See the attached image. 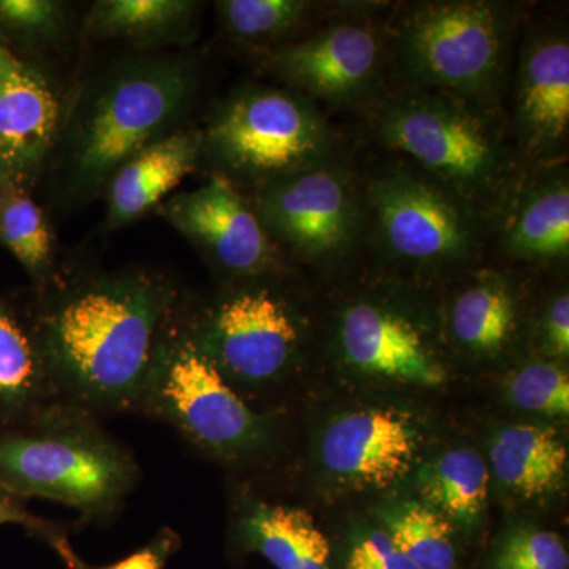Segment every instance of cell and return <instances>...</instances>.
I'll list each match as a JSON object with an SVG mask.
<instances>
[{"instance_id":"obj_1","label":"cell","mask_w":569,"mask_h":569,"mask_svg":"<svg viewBox=\"0 0 569 569\" xmlns=\"http://www.w3.org/2000/svg\"><path fill=\"white\" fill-rule=\"evenodd\" d=\"M173 301V288L144 272L67 288L33 336L48 380L84 406L121 408L141 400Z\"/></svg>"},{"instance_id":"obj_2","label":"cell","mask_w":569,"mask_h":569,"mask_svg":"<svg viewBox=\"0 0 569 569\" xmlns=\"http://www.w3.org/2000/svg\"><path fill=\"white\" fill-rule=\"evenodd\" d=\"M362 114L381 149L443 183L481 213L492 231L529 173L508 140L501 112L458 97L388 84Z\"/></svg>"},{"instance_id":"obj_3","label":"cell","mask_w":569,"mask_h":569,"mask_svg":"<svg viewBox=\"0 0 569 569\" xmlns=\"http://www.w3.org/2000/svg\"><path fill=\"white\" fill-rule=\"evenodd\" d=\"M523 7L505 0H419L388 14L392 86L448 93L501 112Z\"/></svg>"},{"instance_id":"obj_4","label":"cell","mask_w":569,"mask_h":569,"mask_svg":"<svg viewBox=\"0 0 569 569\" xmlns=\"http://www.w3.org/2000/svg\"><path fill=\"white\" fill-rule=\"evenodd\" d=\"M361 182L366 250L380 274L427 290L481 264L492 227L443 183L400 157L361 171Z\"/></svg>"},{"instance_id":"obj_5","label":"cell","mask_w":569,"mask_h":569,"mask_svg":"<svg viewBox=\"0 0 569 569\" xmlns=\"http://www.w3.org/2000/svg\"><path fill=\"white\" fill-rule=\"evenodd\" d=\"M197 88L193 63L181 58L133 59L112 69L70 130L71 197H96L130 157L173 133Z\"/></svg>"},{"instance_id":"obj_6","label":"cell","mask_w":569,"mask_h":569,"mask_svg":"<svg viewBox=\"0 0 569 569\" xmlns=\"http://www.w3.org/2000/svg\"><path fill=\"white\" fill-rule=\"evenodd\" d=\"M201 133L217 173L253 190L348 153L323 108L284 86L236 89Z\"/></svg>"},{"instance_id":"obj_7","label":"cell","mask_w":569,"mask_h":569,"mask_svg":"<svg viewBox=\"0 0 569 569\" xmlns=\"http://www.w3.org/2000/svg\"><path fill=\"white\" fill-rule=\"evenodd\" d=\"M425 288L378 274L343 296L331 318V353L351 376L403 387L447 383L437 302Z\"/></svg>"},{"instance_id":"obj_8","label":"cell","mask_w":569,"mask_h":569,"mask_svg":"<svg viewBox=\"0 0 569 569\" xmlns=\"http://www.w3.org/2000/svg\"><path fill=\"white\" fill-rule=\"evenodd\" d=\"M134 479L132 460L81 422L48 419L0 430V489L39 497L84 512L114 507Z\"/></svg>"},{"instance_id":"obj_9","label":"cell","mask_w":569,"mask_h":569,"mask_svg":"<svg viewBox=\"0 0 569 569\" xmlns=\"http://www.w3.org/2000/svg\"><path fill=\"white\" fill-rule=\"evenodd\" d=\"M250 201L276 246L299 263L336 272L366 250L361 171L348 153L253 190Z\"/></svg>"},{"instance_id":"obj_10","label":"cell","mask_w":569,"mask_h":569,"mask_svg":"<svg viewBox=\"0 0 569 569\" xmlns=\"http://www.w3.org/2000/svg\"><path fill=\"white\" fill-rule=\"evenodd\" d=\"M280 276L231 283L186 335L231 385L276 383L305 356L310 321Z\"/></svg>"},{"instance_id":"obj_11","label":"cell","mask_w":569,"mask_h":569,"mask_svg":"<svg viewBox=\"0 0 569 569\" xmlns=\"http://www.w3.org/2000/svg\"><path fill=\"white\" fill-rule=\"evenodd\" d=\"M388 2H336L316 31L266 52V69L318 107L362 112L388 88Z\"/></svg>"},{"instance_id":"obj_12","label":"cell","mask_w":569,"mask_h":569,"mask_svg":"<svg viewBox=\"0 0 569 569\" xmlns=\"http://www.w3.org/2000/svg\"><path fill=\"white\" fill-rule=\"evenodd\" d=\"M142 399L213 458L252 459L271 445L269 418L249 407L186 335L162 340Z\"/></svg>"},{"instance_id":"obj_13","label":"cell","mask_w":569,"mask_h":569,"mask_svg":"<svg viewBox=\"0 0 569 569\" xmlns=\"http://www.w3.org/2000/svg\"><path fill=\"white\" fill-rule=\"evenodd\" d=\"M168 223L233 282L280 276L284 254L268 234L250 198L222 173L160 204Z\"/></svg>"},{"instance_id":"obj_14","label":"cell","mask_w":569,"mask_h":569,"mask_svg":"<svg viewBox=\"0 0 569 569\" xmlns=\"http://www.w3.org/2000/svg\"><path fill=\"white\" fill-rule=\"evenodd\" d=\"M512 84L511 137L527 170L563 163L569 134V36L561 21L522 29Z\"/></svg>"},{"instance_id":"obj_15","label":"cell","mask_w":569,"mask_h":569,"mask_svg":"<svg viewBox=\"0 0 569 569\" xmlns=\"http://www.w3.org/2000/svg\"><path fill=\"white\" fill-rule=\"evenodd\" d=\"M422 438L421 422L407 408H347L329 419L318 437V466L337 488L388 489L415 470Z\"/></svg>"},{"instance_id":"obj_16","label":"cell","mask_w":569,"mask_h":569,"mask_svg":"<svg viewBox=\"0 0 569 569\" xmlns=\"http://www.w3.org/2000/svg\"><path fill=\"white\" fill-rule=\"evenodd\" d=\"M443 284L437 313L447 353L497 362L519 350L527 318L515 277L505 269L478 264Z\"/></svg>"},{"instance_id":"obj_17","label":"cell","mask_w":569,"mask_h":569,"mask_svg":"<svg viewBox=\"0 0 569 569\" xmlns=\"http://www.w3.org/2000/svg\"><path fill=\"white\" fill-rule=\"evenodd\" d=\"M493 238L509 260L568 263L569 178L563 163L529 170L493 224Z\"/></svg>"},{"instance_id":"obj_18","label":"cell","mask_w":569,"mask_h":569,"mask_svg":"<svg viewBox=\"0 0 569 569\" xmlns=\"http://www.w3.org/2000/svg\"><path fill=\"white\" fill-rule=\"evenodd\" d=\"M61 129V104L50 81L21 62L0 84V182L28 190Z\"/></svg>"},{"instance_id":"obj_19","label":"cell","mask_w":569,"mask_h":569,"mask_svg":"<svg viewBox=\"0 0 569 569\" xmlns=\"http://www.w3.org/2000/svg\"><path fill=\"white\" fill-rule=\"evenodd\" d=\"M203 156V133L173 132L130 157L107 183V223H132L167 200Z\"/></svg>"},{"instance_id":"obj_20","label":"cell","mask_w":569,"mask_h":569,"mask_svg":"<svg viewBox=\"0 0 569 569\" xmlns=\"http://www.w3.org/2000/svg\"><path fill=\"white\" fill-rule=\"evenodd\" d=\"M490 477L522 501L553 496L568 477V448L559 432L541 425L501 427L489 445Z\"/></svg>"},{"instance_id":"obj_21","label":"cell","mask_w":569,"mask_h":569,"mask_svg":"<svg viewBox=\"0 0 569 569\" xmlns=\"http://www.w3.org/2000/svg\"><path fill=\"white\" fill-rule=\"evenodd\" d=\"M242 545L276 569H332L328 538L309 512L253 503L241 519Z\"/></svg>"},{"instance_id":"obj_22","label":"cell","mask_w":569,"mask_h":569,"mask_svg":"<svg viewBox=\"0 0 569 569\" xmlns=\"http://www.w3.org/2000/svg\"><path fill=\"white\" fill-rule=\"evenodd\" d=\"M490 470L473 448L447 449L417 470L419 500L455 529H473L488 505Z\"/></svg>"},{"instance_id":"obj_23","label":"cell","mask_w":569,"mask_h":569,"mask_svg":"<svg viewBox=\"0 0 569 569\" xmlns=\"http://www.w3.org/2000/svg\"><path fill=\"white\" fill-rule=\"evenodd\" d=\"M336 2L312 0H223L217 3L224 32L247 47H268L302 39L307 29L323 24L335 13ZM268 50V51H269Z\"/></svg>"},{"instance_id":"obj_24","label":"cell","mask_w":569,"mask_h":569,"mask_svg":"<svg viewBox=\"0 0 569 569\" xmlns=\"http://www.w3.org/2000/svg\"><path fill=\"white\" fill-rule=\"evenodd\" d=\"M48 383L36 339L0 296V430L31 421Z\"/></svg>"},{"instance_id":"obj_25","label":"cell","mask_w":569,"mask_h":569,"mask_svg":"<svg viewBox=\"0 0 569 569\" xmlns=\"http://www.w3.org/2000/svg\"><path fill=\"white\" fill-rule=\"evenodd\" d=\"M197 9L190 0H100L86 28L97 39L164 40L186 31Z\"/></svg>"},{"instance_id":"obj_26","label":"cell","mask_w":569,"mask_h":569,"mask_svg":"<svg viewBox=\"0 0 569 569\" xmlns=\"http://www.w3.org/2000/svg\"><path fill=\"white\" fill-rule=\"evenodd\" d=\"M377 520L417 569H459L455 527L421 500L387 505Z\"/></svg>"},{"instance_id":"obj_27","label":"cell","mask_w":569,"mask_h":569,"mask_svg":"<svg viewBox=\"0 0 569 569\" xmlns=\"http://www.w3.org/2000/svg\"><path fill=\"white\" fill-rule=\"evenodd\" d=\"M0 246L29 276L43 277L51 264L52 238L47 217L26 189L6 187L0 198Z\"/></svg>"},{"instance_id":"obj_28","label":"cell","mask_w":569,"mask_h":569,"mask_svg":"<svg viewBox=\"0 0 569 569\" xmlns=\"http://www.w3.org/2000/svg\"><path fill=\"white\" fill-rule=\"evenodd\" d=\"M505 387L509 402L519 410L539 417H568L569 377L561 362L546 358L526 362L507 378Z\"/></svg>"},{"instance_id":"obj_29","label":"cell","mask_w":569,"mask_h":569,"mask_svg":"<svg viewBox=\"0 0 569 569\" xmlns=\"http://www.w3.org/2000/svg\"><path fill=\"white\" fill-rule=\"evenodd\" d=\"M489 569H569L567 545L556 531L518 527L498 539Z\"/></svg>"},{"instance_id":"obj_30","label":"cell","mask_w":569,"mask_h":569,"mask_svg":"<svg viewBox=\"0 0 569 569\" xmlns=\"http://www.w3.org/2000/svg\"><path fill=\"white\" fill-rule=\"evenodd\" d=\"M63 21L62 3L52 0H0V33L9 39H50Z\"/></svg>"},{"instance_id":"obj_31","label":"cell","mask_w":569,"mask_h":569,"mask_svg":"<svg viewBox=\"0 0 569 569\" xmlns=\"http://www.w3.org/2000/svg\"><path fill=\"white\" fill-rule=\"evenodd\" d=\"M340 568L417 569L380 523L355 530L347 538Z\"/></svg>"},{"instance_id":"obj_32","label":"cell","mask_w":569,"mask_h":569,"mask_svg":"<svg viewBox=\"0 0 569 569\" xmlns=\"http://www.w3.org/2000/svg\"><path fill=\"white\" fill-rule=\"evenodd\" d=\"M541 358L550 361H567L569 355V295L560 288L550 295L535 328Z\"/></svg>"},{"instance_id":"obj_33","label":"cell","mask_w":569,"mask_h":569,"mask_svg":"<svg viewBox=\"0 0 569 569\" xmlns=\"http://www.w3.org/2000/svg\"><path fill=\"white\" fill-rule=\"evenodd\" d=\"M52 546L63 557L66 563L69 565L70 569H164L168 557L174 550V538L170 533L163 535V537L157 538L151 545L146 546L132 556L126 557V559L116 561V563L108 565L103 568H91L88 565L82 563L73 550L69 548L62 538H52Z\"/></svg>"},{"instance_id":"obj_34","label":"cell","mask_w":569,"mask_h":569,"mask_svg":"<svg viewBox=\"0 0 569 569\" xmlns=\"http://www.w3.org/2000/svg\"><path fill=\"white\" fill-rule=\"evenodd\" d=\"M10 523H21V526L41 529L40 523L32 518L31 512L22 505L21 498L11 496L7 490L0 489V527L10 526Z\"/></svg>"},{"instance_id":"obj_35","label":"cell","mask_w":569,"mask_h":569,"mask_svg":"<svg viewBox=\"0 0 569 569\" xmlns=\"http://www.w3.org/2000/svg\"><path fill=\"white\" fill-rule=\"evenodd\" d=\"M18 63H20V61L14 58L13 52H11L9 48L0 41V84H2L3 80L9 77Z\"/></svg>"},{"instance_id":"obj_36","label":"cell","mask_w":569,"mask_h":569,"mask_svg":"<svg viewBox=\"0 0 569 569\" xmlns=\"http://www.w3.org/2000/svg\"><path fill=\"white\" fill-rule=\"evenodd\" d=\"M3 190H6V186H3L2 182H0V198H2Z\"/></svg>"}]
</instances>
